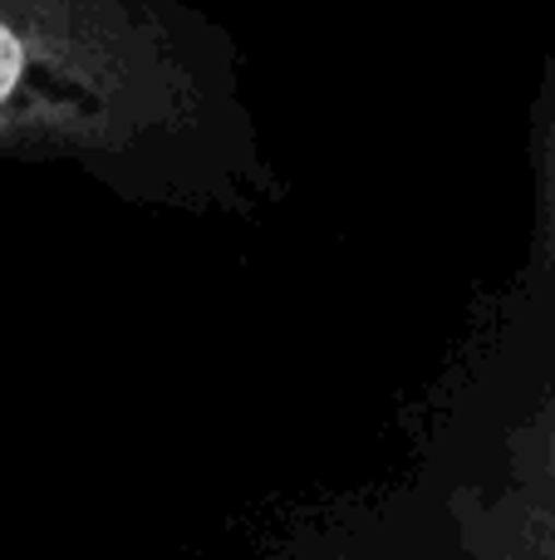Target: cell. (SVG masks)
Masks as SVG:
<instances>
[{
    "label": "cell",
    "mask_w": 555,
    "mask_h": 560,
    "mask_svg": "<svg viewBox=\"0 0 555 560\" xmlns=\"http://www.w3.org/2000/svg\"><path fill=\"white\" fill-rule=\"evenodd\" d=\"M0 158L182 207L251 167L226 49L173 0H0Z\"/></svg>",
    "instance_id": "obj_1"
},
{
    "label": "cell",
    "mask_w": 555,
    "mask_h": 560,
    "mask_svg": "<svg viewBox=\"0 0 555 560\" xmlns=\"http://www.w3.org/2000/svg\"><path fill=\"white\" fill-rule=\"evenodd\" d=\"M458 532L477 560H555V497L527 477L507 492H462L452 502Z\"/></svg>",
    "instance_id": "obj_2"
},
{
    "label": "cell",
    "mask_w": 555,
    "mask_h": 560,
    "mask_svg": "<svg viewBox=\"0 0 555 560\" xmlns=\"http://www.w3.org/2000/svg\"><path fill=\"white\" fill-rule=\"evenodd\" d=\"M517 477H527L531 487L555 497V374H551V388H546V398H541V408L517 433Z\"/></svg>",
    "instance_id": "obj_3"
},
{
    "label": "cell",
    "mask_w": 555,
    "mask_h": 560,
    "mask_svg": "<svg viewBox=\"0 0 555 560\" xmlns=\"http://www.w3.org/2000/svg\"><path fill=\"white\" fill-rule=\"evenodd\" d=\"M541 246H546L551 266H555V118L546 128V148H541Z\"/></svg>",
    "instance_id": "obj_4"
}]
</instances>
